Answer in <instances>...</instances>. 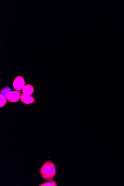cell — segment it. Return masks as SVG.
I'll list each match as a JSON object with an SVG mask.
<instances>
[{"mask_svg": "<svg viewBox=\"0 0 124 186\" xmlns=\"http://www.w3.org/2000/svg\"><path fill=\"white\" fill-rule=\"evenodd\" d=\"M40 173L42 177L44 180H52L56 175V168L55 164L51 161H47L40 169Z\"/></svg>", "mask_w": 124, "mask_h": 186, "instance_id": "6da1fadb", "label": "cell"}, {"mask_svg": "<svg viewBox=\"0 0 124 186\" xmlns=\"http://www.w3.org/2000/svg\"><path fill=\"white\" fill-rule=\"evenodd\" d=\"M8 101L11 103L18 102L21 97V92L14 91L8 92L5 96Z\"/></svg>", "mask_w": 124, "mask_h": 186, "instance_id": "7a4b0ae2", "label": "cell"}, {"mask_svg": "<svg viewBox=\"0 0 124 186\" xmlns=\"http://www.w3.org/2000/svg\"><path fill=\"white\" fill-rule=\"evenodd\" d=\"M25 83V81L23 77L20 76L17 77L14 80L13 86L16 90H21L23 89Z\"/></svg>", "mask_w": 124, "mask_h": 186, "instance_id": "3957f363", "label": "cell"}, {"mask_svg": "<svg viewBox=\"0 0 124 186\" xmlns=\"http://www.w3.org/2000/svg\"><path fill=\"white\" fill-rule=\"evenodd\" d=\"M20 99L22 103L26 104H31L35 102L34 98L32 96L25 94L23 93L21 95Z\"/></svg>", "mask_w": 124, "mask_h": 186, "instance_id": "277c9868", "label": "cell"}, {"mask_svg": "<svg viewBox=\"0 0 124 186\" xmlns=\"http://www.w3.org/2000/svg\"><path fill=\"white\" fill-rule=\"evenodd\" d=\"M22 92L25 94L31 96L34 92V88L30 84L26 85L22 89Z\"/></svg>", "mask_w": 124, "mask_h": 186, "instance_id": "5b68a950", "label": "cell"}, {"mask_svg": "<svg viewBox=\"0 0 124 186\" xmlns=\"http://www.w3.org/2000/svg\"><path fill=\"white\" fill-rule=\"evenodd\" d=\"M57 186V184L55 181H53L52 180H49V181L47 182L43 183V184L40 185L39 186Z\"/></svg>", "mask_w": 124, "mask_h": 186, "instance_id": "8992f818", "label": "cell"}, {"mask_svg": "<svg viewBox=\"0 0 124 186\" xmlns=\"http://www.w3.org/2000/svg\"><path fill=\"white\" fill-rule=\"evenodd\" d=\"M0 96H1V104H0V105H1V107H4V106L6 104V99L5 97V96L4 95L1 94L0 95Z\"/></svg>", "mask_w": 124, "mask_h": 186, "instance_id": "52a82bcc", "label": "cell"}, {"mask_svg": "<svg viewBox=\"0 0 124 186\" xmlns=\"http://www.w3.org/2000/svg\"><path fill=\"white\" fill-rule=\"evenodd\" d=\"M6 91H8L9 92H10L11 91V89L10 88L8 87H6V88H4L3 89H2V92H1V93H2V94L3 95H5V92Z\"/></svg>", "mask_w": 124, "mask_h": 186, "instance_id": "ba28073f", "label": "cell"}]
</instances>
